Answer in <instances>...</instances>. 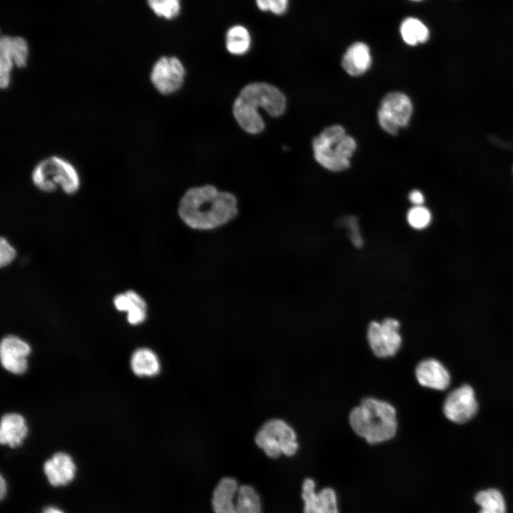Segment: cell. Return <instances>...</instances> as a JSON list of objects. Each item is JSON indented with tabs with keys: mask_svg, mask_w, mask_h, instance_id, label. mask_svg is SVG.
<instances>
[{
	"mask_svg": "<svg viewBox=\"0 0 513 513\" xmlns=\"http://www.w3.org/2000/svg\"><path fill=\"white\" fill-rule=\"evenodd\" d=\"M177 210L187 227L211 230L227 224L236 217L237 200L232 193L207 185L187 190L180 200Z\"/></svg>",
	"mask_w": 513,
	"mask_h": 513,
	"instance_id": "cell-1",
	"label": "cell"
},
{
	"mask_svg": "<svg viewBox=\"0 0 513 513\" xmlns=\"http://www.w3.org/2000/svg\"><path fill=\"white\" fill-rule=\"evenodd\" d=\"M286 103L284 95L276 87L266 83H252L240 91L234 103L233 114L244 131L257 134L265 127L259 108L272 117H279L284 113Z\"/></svg>",
	"mask_w": 513,
	"mask_h": 513,
	"instance_id": "cell-2",
	"label": "cell"
},
{
	"mask_svg": "<svg viewBox=\"0 0 513 513\" xmlns=\"http://www.w3.org/2000/svg\"><path fill=\"white\" fill-rule=\"evenodd\" d=\"M353 430L369 444L380 443L393 438L397 432L396 411L386 401L373 398L363 399L350 413Z\"/></svg>",
	"mask_w": 513,
	"mask_h": 513,
	"instance_id": "cell-3",
	"label": "cell"
},
{
	"mask_svg": "<svg viewBox=\"0 0 513 513\" xmlns=\"http://www.w3.org/2000/svg\"><path fill=\"white\" fill-rule=\"evenodd\" d=\"M314 156L322 167L333 172L350 167V159L356 149L355 140L339 125L326 128L312 142Z\"/></svg>",
	"mask_w": 513,
	"mask_h": 513,
	"instance_id": "cell-4",
	"label": "cell"
},
{
	"mask_svg": "<svg viewBox=\"0 0 513 513\" xmlns=\"http://www.w3.org/2000/svg\"><path fill=\"white\" fill-rule=\"evenodd\" d=\"M31 178L39 190L51 193L60 188L65 194L73 195L81 186V177L75 165L59 155L41 159L33 167Z\"/></svg>",
	"mask_w": 513,
	"mask_h": 513,
	"instance_id": "cell-5",
	"label": "cell"
},
{
	"mask_svg": "<svg viewBox=\"0 0 513 513\" xmlns=\"http://www.w3.org/2000/svg\"><path fill=\"white\" fill-rule=\"evenodd\" d=\"M256 445L270 458H278L284 454H296L299 444L294 429L284 420L272 418L265 422L257 431Z\"/></svg>",
	"mask_w": 513,
	"mask_h": 513,
	"instance_id": "cell-6",
	"label": "cell"
},
{
	"mask_svg": "<svg viewBox=\"0 0 513 513\" xmlns=\"http://www.w3.org/2000/svg\"><path fill=\"white\" fill-rule=\"evenodd\" d=\"M413 104L408 95L401 92L388 93L382 100L378 111L380 127L395 135L408 125L413 113Z\"/></svg>",
	"mask_w": 513,
	"mask_h": 513,
	"instance_id": "cell-7",
	"label": "cell"
},
{
	"mask_svg": "<svg viewBox=\"0 0 513 513\" xmlns=\"http://www.w3.org/2000/svg\"><path fill=\"white\" fill-rule=\"evenodd\" d=\"M399 328V321L393 318H387L382 322L373 321L370 323L367 338L376 356L386 358L398 352L402 343Z\"/></svg>",
	"mask_w": 513,
	"mask_h": 513,
	"instance_id": "cell-8",
	"label": "cell"
},
{
	"mask_svg": "<svg viewBox=\"0 0 513 513\" xmlns=\"http://www.w3.org/2000/svg\"><path fill=\"white\" fill-rule=\"evenodd\" d=\"M185 74V68L177 57L162 56L154 63L150 79L160 93L169 95L182 87Z\"/></svg>",
	"mask_w": 513,
	"mask_h": 513,
	"instance_id": "cell-9",
	"label": "cell"
},
{
	"mask_svg": "<svg viewBox=\"0 0 513 513\" xmlns=\"http://www.w3.org/2000/svg\"><path fill=\"white\" fill-rule=\"evenodd\" d=\"M477 409L474 390L468 385H463L450 393L443 405L446 418L456 423H465L470 420Z\"/></svg>",
	"mask_w": 513,
	"mask_h": 513,
	"instance_id": "cell-10",
	"label": "cell"
},
{
	"mask_svg": "<svg viewBox=\"0 0 513 513\" xmlns=\"http://www.w3.org/2000/svg\"><path fill=\"white\" fill-rule=\"evenodd\" d=\"M31 353L30 346L21 338L9 335L5 336L0 345L2 366L14 374H22L27 370V358Z\"/></svg>",
	"mask_w": 513,
	"mask_h": 513,
	"instance_id": "cell-11",
	"label": "cell"
},
{
	"mask_svg": "<svg viewBox=\"0 0 513 513\" xmlns=\"http://www.w3.org/2000/svg\"><path fill=\"white\" fill-rule=\"evenodd\" d=\"M301 497L304 502V513H339L335 491L325 487L316 492L315 482L311 478L304 481Z\"/></svg>",
	"mask_w": 513,
	"mask_h": 513,
	"instance_id": "cell-12",
	"label": "cell"
},
{
	"mask_svg": "<svg viewBox=\"0 0 513 513\" xmlns=\"http://www.w3.org/2000/svg\"><path fill=\"white\" fill-rule=\"evenodd\" d=\"M43 469L49 484L53 487H59L66 485L73 480L76 467L68 454L58 452L46 460Z\"/></svg>",
	"mask_w": 513,
	"mask_h": 513,
	"instance_id": "cell-13",
	"label": "cell"
},
{
	"mask_svg": "<svg viewBox=\"0 0 513 513\" xmlns=\"http://www.w3.org/2000/svg\"><path fill=\"white\" fill-rule=\"evenodd\" d=\"M418 383L425 387L443 390L450 383L447 370L438 361L429 358L420 362L415 368Z\"/></svg>",
	"mask_w": 513,
	"mask_h": 513,
	"instance_id": "cell-14",
	"label": "cell"
},
{
	"mask_svg": "<svg viewBox=\"0 0 513 513\" xmlns=\"http://www.w3.org/2000/svg\"><path fill=\"white\" fill-rule=\"evenodd\" d=\"M113 304L118 311L128 313L127 321L131 325L140 324L146 318V302L133 290H128L115 296Z\"/></svg>",
	"mask_w": 513,
	"mask_h": 513,
	"instance_id": "cell-15",
	"label": "cell"
},
{
	"mask_svg": "<svg viewBox=\"0 0 513 513\" xmlns=\"http://www.w3.org/2000/svg\"><path fill=\"white\" fill-rule=\"evenodd\" d=\"M372 57L367 44L358 41L351 44L342 58V66L352 76L364 74L370 67Z\"/></svg>",
	"mask_w": 513,
	"mask_h": 513,
	"instance_id": "cell-16",
	"label": "cell"
},
{
	"mask_svg": "<svg viewBox=\"0 0 513 513\" xmlns=\"http://www.w3.org/2000/svg\"><path fill=\"white\" fill-rule=\"evenodd\" d=\"M28 434L24 418L16 413L4 415L1 420L0 442L10 447L20 446Z\"/></svg>",
	"mask_w": 513,
	"mask_h": 513,
	"instance_id": "cell-17",
	"label": "cell"
},
{
	"mask_svg": "<svg viewBox=\"0 0 513 513\" xmlns=\"http://www.w3.org/2000/svg\"><path fill=\"white\" fill-rule=\"evenodd\" d=\"M237 482L232 477L222 478L213 492L212 504L214 513H237L234 497Z\"/></svg>",
	"mask_w": 513,
	"mask_h": 513,
	"instance_id": "cell-18",
	"label": "cell"
},
{
	"mask_svg": "<svg viewBox=\"0 0 513 513\" xmlns=\"http://www.w3.org/2000/svg\"><path fill=\"white\" fill-rule=\"evenodd\" d=\"M0 54L11 59L15 67L23 68L27 65L29 56L28 42L21 36H2L0 39Z\"/></svg>",
	"mask_w": 513,
	"mask_h": 513,
	"instance_id": "cell-19",
	"label": "cell"
},
{
	"mask_svg": "<svg viewBox=\"0 0 513 513\" xmlns=\"http://www.w3.org/2000/svg\"><path fill=\"white\" fill-rule=\"evenodd\" d=\"M130 366L133 372L140 377H152L157 375L160 370L157 356L147 348H140L133 352Z\"/></svg>",
	"mask_w": 513,
	"mask_h": 513,
	"instance_id": "cell-20",
	"label": "cell"
},
{
	"mask_svg": "<svg viewBox=\"0 0 513 513\" xmlns=\"http://www.w3.org/2000/svg\"><path fill=\"white\" fill-rule=\"evenodd\" d=\"M251 34L244 26L237 24L231 26L225 36L227 50L236 56L247 53L251 46Z\"/></svg>",
	"mask_w": 513,
	"mask_h": 513,
	"instance_id": "cell-21",
	"label": "cell"
},
{
	"mask_svg": "<svg viewBox=\"0 0 513 513\" xmlns=\"http://www.w3.org/2000/svg\"><path fill=\"white\" fill-rule=\"evenodd\" d=\"M400 32L404 42L409 46L426 42L430 35L428 27L414 17H408L402 21Z\"/></svg>",
	"mask_w": 513,
	"mask_h": 513,
	"instance_id": "cell-22",
	"label": "cell"
},
{
	"mask_svg": "<svg viewBox=\"0 0 513 513\" xmlns=\"http://www.w3.org/2000/svg\"><path fill=\"white\" fill-rule=\"evenodd\" d=\"M480 506L479 513H506V505L501 492L495 489L479 492L475 498Z\"/></svg>",
	"mask_w": 513,
	"mask_h": 513,
	"instance_id": "cell-23",
	"label": "cell"
},
{
	"mask_svg": "<svg viewBox=\"0 0 513 513\" xmlns=\"http://www.w3.org/2000/svg\"><path fill=\"white\" fill-rule=\"evenodd\" d=\"M237 513H261V502L254 488L244 484L238 488Z\"/></svg>",
	"mask_w": 513,
	"mask_h": 513,
	"instance_id": "cell-24",
	"label": "cell"
},
{
	"mask_svg": "<svg viewBox=\"0 0 513 513\" xmlns=\"http://www.w3.org/2000/svg\"><path fill=\"white\" fill-rule=\"evenodd\" d=\"M147 3L156 16L167 20L176 18L181 11V0H147Z\"/></svg>",
	"mask_w": 513,
	"mask_h": 513,
	"instance_id": "cell-25",
	"label": "cell"
},
{
	"mask_svg": "<svg viewBox=\"0 0 513 513\" xmlns=\"http://www.w3.org/2000/svg\"><path fill=\"white\" fill-rule=\"evenodd\" d=\"M431 219L430 210L423 205L414 206L407 213L408 223L416 229L426 228L430 224Z\"/></svg>",
	"mask_w": 513,
	"mask_h": 513,
	"instance_id": "cell-26",
	"label": "cell"
},
{
	"mask_svg": "<svg viewBox=\"0 0 513 513\" xmlns=\"http://www.w3.org/2000/svg\"><path fill=\"white\" fill-rule=\"evenodd\" d=\"M255 3L260 11L275 15L284 14L289 6V0H255Z\"/></svg>",
	"mask_w": 513,
	"mask_h": 513,
	"instance_id": "cell-27",
	"label": "cell"
},
{
	"mask_svg": "<svg viewBox=\"0 0 513 513\" xmlns=\"http://www.w3.org/2000/svg\"><path fill=\"white\" fill-rule=\"evenodd\" d=\"M341 222L348 229V236L353 245L357 248L362 247L363 240L357 218L354 216H347L342 219Z\"/></svg>",
	"mask_w": 513,
	"mask_h": 513,
	"instance_id": "cell-28",
	"label": "cell"
},
{
	"mask_svg": "<svg viewBox=\"0 0 513 513\" xmlns=\"http://www.w3.org/2000/svg\"><path fill=\"white\" fill-rule=\"evenodd\" d=\"M16 252L15 249L4 237L0 240V265L1 267L6 266L11 263L16 257Z\"/></svg>",
	"mask_w": 513,
	"mask_h": 513,
	"instance_id": "cell-29",
	"label": "cell"
},
{
	"mask_svg": "<svg viewBox=\"0 0 513 513\" xmlns=\"http://www.w3.org/2000/svg\"><path fill=\"white\" fill-rule=\"evenodd\" d=\"M408 199L414 206L422 205L425 201L423 193L418 190H412L409 193Z\"/></svg>",
	"mask_w": 513,
	"mask_h": 513,
	"instance_id": "cell-30",
	"label": "cell"
},
{
	"mask_svg": "<svg viewBox=\"0 0 513 513\" xmlns=\"http://www.w3.org/2000/svg\"><path fill=\"white\" fill-rule=\"evenodd\" d=\"M6 493V483L3 477V476H1L0 477V498L1 499H3L5 494Z\"/></svg>",
	"mask_w": 513,
	"mask_h": 513,
	"instance_id": "cell-31",
	"label": "cell"
},
{
	"mask_svg": "<svg viewBox=\"0 0 513 513\" xmlns=\"http://www.w3.org/2000/svg\"><path fill=\"white\" fill-rule=\"evenodd\" d=\"M41 513H64V512L57 507L50 506V507H47L44 508Z\"/></svg>",
	"mask_w": 513,
	"mask_h": 513,
	"instance_id": "cell-32",
	"label": "cell"
},
{
	"mask_svg": "<svg viewBox=\"0 0 513 513\" xmlns=\"http://www.w3.org/2000/svg\"><path fill=\"white\" fill-rule=\"evenodd\" d=\"M412 1H420V0H412Z\"/></svg>",
	"mask_w": 513,
	"mask_h": 513,
	"instance_id": "cell-33",
	"label": "cell"
}]
</instances>
